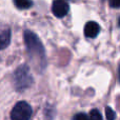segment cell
<instances>
[{"label":"cell","instance_id":"obj_1","mask_svg":"<svg viewBox=\"0 0 120 120\" xmlns=\"http://www.w3.org/2000/svg\"><path fill=\"white\" fill-rule=\"evenodd\" d=\"M23 38L30 60L33 62L35 68L42 71L45 68V50L40 39L32 31H25Z\"/></svg>","mask_w":120,"mask_h":120},{"label":"cell","instance_id":"obj_2","mask_svg":"<svg viewBox=\"0 0 120 120\" xmlns=\"http://www.w3.org/2000/svg\"><path fill=\"white\" fill-rule=\"evenodd\" d=\"M33 76L30 68L26 64H22L16 70L14 74V84L17 91H24L33 84Z\"/></svg>","mask_w":120,"mask_h":120},{"label":"cell","instance_id":"obj_3","mask_svg":"<svg viewBox=\"0 0 120 120\" xmlns=\"http://www.w3.org/2000/svg\"><path fill=\"white\" fill-rule=\"evenodd\" d=\"M33 110L26 101H19L11 112V119L13 120H29L32 117Z\"/></svg>","mask_w":120,"mask_h":120},{"label":"cell","instance_id":"obj_4","mask_svg":"<svg viewBox=\"0 0 120 120\" xmlns=\"http://www.w3.org/2000/svg\"><path fill=\"white\" fill-rule=\"evenodd\" d=\"M70 5L65 0H55L52 5V12L58 18H63L68 15Z\"/></svg>","mask_w":120,"mask_h":120},{"label":"cell","instance_id":"obj_5","mask_svg":"<svg viewBox=\"0 0 120 120\" xmlns=\"http://www.w3.org/2000/svg\"><path fill=\"white\" fill-rule=\"evenodd\" d=\"M100 33V25L95 21H89L84 26V36L87 38H96Z\"/></svg>","mask_w":120,"mask_h":120},{"label":"cell","instance_id":"obj_6","mask_svg":"<svg viewBox=\"0 0 120 120\" xmlns=\"http://www.w3.org/2000/svg\"><path fill=\"white\" fill-rule=\"evenodd\" d=\"M11 43V30L5 26H0V50H4Z\"/></svg>","mask_w":120,"mask_h":120},{"label":"cell","instance_id":"obj_7","mask_svg":"<svg viewBox=\"0 0 120 120\" xmlns=\"http://www.w3.org/2000/svg\"><path fill=\"white\" fill-rule=\"evenodd\" d=\"M14 4L19 10H27L33 6V1L32 0H14Z\"/></svg>","mask_w":120,"mask_h":120},{"label":"cell","instance_id":"obj_8","mask_svg":"<svg viewBox=\"0 0 120 120\" xmlns=\"http://www.w3.org/2000/svg\"><path fill=\"white\" fill-rule=\"evenodd\" d=\"M89 118H91V119H98V120H101L103 117H102V115L100 114V112L98 110H92L91 112H90V115H89Z\"/></svg>","mask_w":120,"mask_h":120},{"label":"cell","instance_id":"obj_9","mask_svg":"<svg viewBox=\"0 0 120 120\" xmlns=\"http://www.w3.org/2000/svg\"><path fill=\"white\" fill-rule=\"evenodd\" d=\"M105 117L109 120H114L116 118V113L110 108V106H106L105 108Z\"/></svg>","mask_w":120,"mask_h":120},{"label":"cell","instance_id":"obj_10","mask_svg":"<svg viewBox=\"0 0 120 120\" xmlns=\"http://www.w3.org/2000/svg\"><path fill=\"white\" fill-rule=\"evenodd\" d=\"M89 118V115L84 114V113H79V114L75 115L74 117H73V119H87Z\"/></svg>","mask_w":120,"mask_h":120},{"label":"cell","instance_id":"obj_11","mask_svg":"<svg viewBox=\"0 0 120 120\" xmlns=\"http://www.w3.org/2000/svg\"><path fill=\"white\" fill-rule=\"evenodd\" d=\"M110 5L114 8H118L120 6V0H110Z\"/></svg>","mask_w":120,"mask_h":120}]
</instances>
